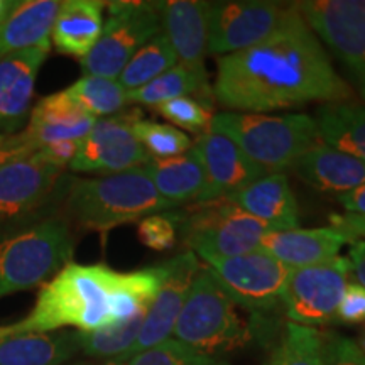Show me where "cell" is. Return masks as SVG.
I'll list each match as a JSON object with an SVG mask.
<instances>
[{
  "label": "cell",
  "instance_id": "1",
  "mask_svg": "<svg viewBox=\"0 0 365 365\" xmlns=\"http://www.w3.org/2000/svg\"><path fill=\"white\" fill-rule=\"evenodd\" d=\"M213 97L232 112L267 113L312 102H350L354 90L291 4L267 39L220 58Z\"/></svg>",
  "mask_w": 365,
  "mask_h": 365
},
{
  "label": "cell",
  "instance_id": "2",
  "mask_svg": "<svg viewBox=\"0 0 365 365\" xmlns=\"http://www.w3.org/2000/svg\"><path fill=\"white\" fill-rule=\"evenodd\" d=\"M168 276V261L132 272L107 264L70 262L41 286L33 309L24 318L0 325V339L63 328L95 331L148 312Z\"/></svg>",
  "mask_w": 365,
  "mask_h": 365
},
{
  "label": "cell",
  "instance_id": "3",
  "mask_svg": "<svg viewBox=\"0 0 365 365\" xmlns=\"http://www.w3.org/2000/svg\"><path fill=\"white\" fill-rule=\"evenodd\" d=\"M66 223L107 235L113 228L175 210L158 193L144 168L118 175L71 180L59 191Z\"/></svg>",
  "mask_w": 365,
  "mask_h": 365
},
{
  "label": "cell",
  "instance_id": "4",
  "mask_svg": "<svg viewBox=\"0 0 365 365\" xmlns=\"http://www.w3.org/2000/svg\"><path fill=\"white\" fill-rule=\"evenodd\" d=\"M75 239L65 218L43 217L0 230V299L43 286L71 262Z\"/></svg>",
  "mask_w": 365,
  "mask_h": 365
},
{
  "label": "cell",
  "instance_id": "5",
  "mask_svg": "<svg viewBox=\"0 0 365 365\" xmlns=\"http://www.w3.org/2000/svg\"><path fill=\"white\" fill-rule=\"evenodd\" d=\"M210 130L228 137L266 175L291 170L304 153L322 144L317 120L307 113L222 112L213 115Z\"/></svg>",
  "mask_w": 365,
  "mask_h": 365
},
{
  "label": "cell",
  "instance_id": "6",
  "mask_svg": "<svg viewBox=\"0 0 365 365\" xmlns=\"http://www.w3.org/2000/svg\"><path fill=\"white\" fill-rule=\"evenodd\" d=\"M173 335L195 352L218 357L245 349L252 340V328L237 313L235 304L208 269H202L191 284Z\"/></svg>",
  "mask_w": 365,
  "mask_h": 365
},
{
  "label": "cell",
  "instance_id": "7",
  "mask_svg": "<svg viewBox=\"0 0 365 365\" xmlns=\"http://www.w3.org/2000/svg\"><path fill=\"white\" fill-rule=\"evenodd\" d=\"M178 230L190 252L205 262L259 250L264 237L272 232L230 198L195 203L188 212L180 213Z\"/></svg>",
  "mask_w": 365,
  "mask_h": 365
},
{
  "label": "cell",
  "instance_id": "8",
  "mask_svg": "<svg viewBox=\"0 0 365 365\" xmlns=\"http://www.w3.org/2000/svg\"><path fill=\"white\" fill-rule=\"evenodd\" d=\"M108 17L102 34L80 61L85 76H102L117 80L130 58L161 33L159 2H118L107 4Z\"/></svg>",
  "mask_w": 365,
  "mask_h": 365
},
{
  "label": "cell",
  "instance_id": "9",
  "mask_svg": "<svg viewBox=\"0 0 365 365\" xmlns=\"http://www.w3.org/2000/svg\"><path fill=\"white\" fill-rule=\"evenodd\" d=\"M294 6L365 100V0H304Z\"/></svg>",
  "mask_w": 365,
  "mask_h": 365
},
{
  "label": "cell",
  "instance_id": "10",
  "mask_svg": "<svg viewBox=\"0 0 365 365\" xmlns=\"http://www.w3.org/2000/svg\"><path fill=\"white\" fill-rule=\"evenodd\" d=\"M208 272L232 303L254 313L274 312L282 307L289 267L264 250L210 259Z\"/></svg>",
  "mask_w": 365,
  "mask_h": 365
},
{
  "label": "cell",
  "instance_id": "11",
  "mask_svg": "<svg viewBox=\"0 0 365 365\" xmlns=\"http://www.w3.org/2000/svg\"><path fill=\"white\" fill-rule=\"evenodd\" d=\"M349 276L350 262L341 255L317 266L289 269L282 294V308L289 323L308 328L335 323Z\"/></svg>",
  "mask_w": 365,
  "mask_h": 365
},
{
  "label": "cell",
  "instance_id": "12",
  "mask_svg": "<svg viewBox=\"0 0 365 365\" xmlns=\"http://www.w3.org/2000/svg\"><path fill=\"white\" fill-rule=\"evenodd\" d=\"M65 170L39 153L0 166V230L43 218V208L59 195Z\"/></svg>",
  "mask_w": 365,
  "mask_h": 365
},
{
  "label": "cell",
  "instance_id": "13",
  "mask_svg": "<svg viewBox=\"0 0 365 365\" xmlns=\"http://www.w3.org/2000/svg\"><path fill=\"white\" fill-rule=\"evenodd\" d=\"M139 118H143V112L137 108L97 118L91 130L78 143L70 170L108 176L145 166L150 158L132 129Z\"/></svg>",
  "mask_w": 365,
  "mask_h": 365
},
{
  "label": "cell",
  "instance_id": "14",
  "mask_svg": "<svg viewBox=\"0 0 365 365\" xmlns=\"http://www.w3.org/2000/svg\"><path fill=\"white\" fill-rule=\"evenodd\" d=\"M286 11V4L266 0L210 2L208 51L227 56L262 43L277 29Z\"/></svg>",
  "mask_w": 365,
  "mask_h": 365
},
{
  "label": "cell",
  "instance_id": "15",
  "mask_svg": "<svg viewBox=\"0 0 365 365\" xmlns=\"http://www.w3.org/2000/svg\"><path fill=\"white\" fill-rule=\"evenodd\" d=\"M202 271L196 254L182 252L168 261V276L145 313L143 328L127 359L170 340L195 277Z\"/></svg>",
  "mask_w": 365,
  "mask_h": 365
},
{
  "label": "cell",
  "instance_id": "16",
  "mask_svg": "<svg viewBox=\"0 0 365 365\" xmlns=\"http://www.w3.org/2000/svg\"><path fill=\"white\" fill-rule=\"evenodd\" d=\"M193 145L200 153L207 173V190L196 203L230 198L250 182L266 176L262 168L225 135L208 130L200 134Z\"/></svg>",
  "mask_w": 365,
  "mask_h": 365
},
{
  "label": "cell",
  "instance_id": "17",
  "mask_svg": "<svg viewBox=\"0 0 365 365\" xmlns=\"http://www.w3.org/2000/svg\"><path fill=\"white\" fill-rule=\"evenodd\" d=\"M51 46L0 58V137L14 135L29 120L34 85Z\"/></svg>",
  "mask_w": 365,
  "mask_h": 365
},
{
  "label": "cell",
  "instance_id": "18",
  "mask_svg": "<svg viewBox=\"0 0 365 365\" xmlns=\"http://www.w3.org/2000/svg\"><path fill=\"white\" fill-rule=\"evenodd\" d=\"M208 7L200 0H168L159 2L161 33L180 65L198 75H208L205 54L208 51Z\"/></svg>",
  "mask_w": 365,
  "mask_h": 365
},
{
  "label": "cell",
  "instance_id": "19",
  "mask_svg": "<svg viewBox=\"0 0 365 365\" xmlns=\"http://www.w3.org/2000/svg\"><path fill=\"white\" fill-rule=\"evenodd\" d=\"M352 240L335 227L291 228L269 232L262 239L261 250L286 267L298 269L333 261L345 245L352 244Z\"/></svg>",
  "mask_w": 365,
  "mask_h": 365
},
{
  "label": "cell",
  "instance_id": "20",
  "mask_svg": "<svg viewBox=\"0 0 365 365\" xmlns=\"http://www.w3.org/2000/svg\"><path fill=\"white\" fill-rule=\"evenodd\" d=\"M95 122L97 118L73 102L63 90L41 98L31 110L27 127L22 130L41 150L51 144L80 143Z\"/></svg>",
  "mask_w": 365,
  "mask_h": 365
},
{
  "label": "cell",
  "instance_id": "21",
  "mask_svg": "<svg viewBox=\"0 0 365 365\" xmlns=\"http://www.w3.org/2000/svg\"><path fill=\"white\" fill-rule=\"evenodd\" d=\"M230 200L272 232L298 228L299 208L284 173L266 175L237 191Z\"/></svg>",
  "mask_w": 365,
  "mask_h": 365
},
{
  "label": "cell",
  "instance_id": "22",
  "mask_svg": "<svg viewBox=\"0 0 365 365\" xmlns=\"http://www.w3.org/2000/svg\"><path fill=\"white\" fill-rule=\"evenodd\" d=\"M291 170L312 188L336 196L365 182V163L323 143L304 153Z\"/></svg>",
  "mask_w": 365,
  "mask_h": 365
},
{
  "label": "cell",
  "instance_id": "23",
  "mask_svg": "<svg viewBox=\"0 0 365 365\" xmlns=\"http://www.w3.org/2000/svg\"><path fill=\"white\" fill-rule=\"evenodd\" d=\"M59 4L56 0L12 2L0 21V58L38 46H51V31Z\"/></svg>",
  "mask_w": 365,
  "mask_h": 365
},
{
  "label": "cell",
  "instance_id": "24",
  "mask_svg": "<svg viewBox=\"0 0 365 365\" xmlns=\"http://www.w3.org/2000/svg\"><path fill=\"white\" fill-rule=\"evenodd\" d=\"M98 0H66L59 11L51 31V44L58 53L78 58L88 56L103 29V9Z\"/></svg>",
  "mask_w": 365,
  "mask_h": 365
},
{
  "label": "cell",
  "instance_id": "25",
  "mask_svg": "<svg viewBox=\"0 0 365 365\" xmlns=\"http://www.w3.org/2000/svg\"><path fill=\"white\" fill-rule=\"evenodd\" d=\"M143 168L156 186L158 193L175 208L200 202L207 190V173L195 145L182 156L149 159Z\"/></svg>",
  "mask_w": 365,
  "mask_h": 365
},
{
  "label": "cell",
  "instance_id": "26",
  "mask_svg": "<svg viewBox=\"0 0 365 365\" xmlns=\"http://www.w3.org/2000/svg\"><path fill=\"white\" fill-rule=\"evenodd\" d=\"M78 352V331L27 333L0 339V365H65Z\"/></svg>",
  "mask_w": 365,
  "mask_h": 365
},
{
  "label": "cell",
  "instance_id": "27",
  "mask_svg": "<svg viewBox=\"0 0 365 365\" xmlns=\"http://www.w3.org/2000/svg\"><path fill=\"white\" fill-rule=\"evenodd\" d=\"M314 120L323 144L365 163V105L327 103Z\"/></svg>",
  "mask_w": 365,
  "mask_h": 365
},
{
  "label": "cell",
  "instance_id": "28",
  "mask_svg": "<svg viewBox=\"0 0 365 365\" xmlns=\"http://www.w3.org/2000/svg\"><path fill=\"white\" fill-rule=\"evenodd\" d=\"M181 97H193L212 108L215 105L208 75H198L180 63L159 75L158 78L149 81L148 85L134 91H127L129 103L148 105V107H158V105Z\"/></svg>",
  "mask_w": 365,
  "mask_h": 365
},
{
  "label": "cell",
  "instance_id": "29",
  "mask_svg": "<svg viewBox=\"0 0 365 365\" xmlns=\"http://www.w3.org/2000/svg\"><path fill=\"white\" fill-rule=\"evenodd\" d=\"M65 91L73 102L95 118L117 115L129 105L127 90L118 80L102 76H81Z\"/></svg>",
  "mask_w": 365,
  "mask_h": 365
},
{
  "label": "cell",
  "instance_id": "30",
  "mask_svg": "<svg viewBox=\"0 0 365 365\" xmlns=\"http://www.w3.org/2000/svg\"><path fill=\"white\" fill-rule=\"evenodd\" d=\"M145 313L148 312L137 313L125 322L113 323L95 331H78L80 352L93 359H127L143 328Z\"/></svg>",
  "mask_w": 365,
  "mask_h": 365
},
{
  "label": "cell",
  "instance_id": "31",
  "mask_svg": "<svg viewBox=\"0 0 365 365\" xmlns=\"http://www.w3.org/2000/svg\"><path fill=\"white\" fill-rule=\"evenodd\" d=\"M176 61L171 44L163 33H159L130 58L117 80L127 91H134L166 73L176 65Z\"/></svg>",
  "mask_w": 365,
  "mask_h": 365
},
{
  "label": "cell",
  "instance_id": "32",
  "mask_svg": "<svg viewBox=\"0 0 365 365\" xmlns=\"http://www.w3.org/2000/svg\"><path fill=\"white\" fill-rule=\"evenodd\" d=\"M264 365H322V331L287 323Z\"/></svg>",
  "mask_w": 365,
  "mask_h": 365
},
{
  "label": "cell",
  "instance_id": "33",
  "mask_svg": "<svg viewBox=\"0 0 365 365\" xmlns=\"http://www.w3.org/2000/svg\"><path fill=\"white\" fill-rule=\"evenodd\" d=\"M132 129L150 159L178 158L193 148V140L170 124H161L143 117L132 125Z\"/></svg>",
  "mask_w": 365,
  "mask_h": 365
},
{
  "label": "cell",
  "instance_id": "34",
  "mask_svg": "<svg viewBox=\"0 0 365 365\" xmlns=\"http://www.w3.org/2000/svg\"><path fill=\"white\" fill-rule=\"evenodd\" d=\"M159 115L170 120L173 127L195 132V134H205L210 130L213 120V108L208 107L193 97H181L170 100V102L154 107Z\"/></svg>",
  "mask_w": 365,
  "mask_h": 365
},
{
  "label": "cell",
  "instance_id": "35",
  "mask_svg": "<svg viewBox=\"0 0 365 365\" xmlns=\"http://www.w3.org/2000/svg\"><path fill=\"white\" fill-rule=\"evenodd\" d=\"M129 365H228L218 357L195 352L181 341L170 339L153 349L135 354L129 359Z\"/></svg>",
  "mask_w": 365,
  "mask_h": 365
},
{
  "label": "cell",
  "instance_id": "36",
  "mask_svg": "<svg viewBox=\"0 0 365 365\" xmlns=\"http://www.w3.org/2000/svg\"><path fill=\"white\" fill-rule=\"evenodd\" d=\"M178 223H180V213H175L173 210L154 213L137 222V235L145 247L163 252L176 245Z\"/></svg>",
  "mask_w": 365,
  "mask_h": 365
},
{
  "label": "cell",
  "instance_id": "37",
  "mask_svg": "<svg viewBox=\"0 0 365 365\" xmlns=\"http://www.w3.org/2000/svg\"><path fill=\"white\" fill-rule=\"evenodd\" d=\"M322 365H365V354L352 339L322 333Z\"/></svg>",
  "mask_w": 365,
  "mask_h": 365
},
{
  "label": "cell",
  "instance_id": "38",
  "mask_svg": "<svg viewBox=\"0 0 365 365\" xmlns=\"http://www.w3.org/2000/svg\"><path fill=\"white\" fill-rule=\"evenodd\" d=\"M336 323L357 325L365 322V287L359 282H349L336 308Z\"/></svg>",
  "mask_w": 365,
  "mask_h": 365
},
{
  "label": "cell",
  "instance_id": "39",
  "mask_svg": "<svg viewBox=\"0 0 365 365\" xmlns=\"http://www.w3.org/2000/svg\"><path fill=\"white\" fill-rule=\"evenodd\" d=\"M331 227L339 228L354 240H364L365 242V215H350V213H344V215H331Z\"/></svg>",
  "mask_w": 365,
  "mask_h": 365
},
{
  "label": "cell",
  "instance_id": "40",
  "mask_svg": "<svg viewBox=\"0 0 365 365\" xmlns=\"http://www.w3.org/2000/svg\"><path fill=\"white\" fill-rule=\"evenodd\" d=\"M346 259L350 262V272H354L359 284L365 287V242L352 240Z\"/></svg>",
  "mask_w": 365,
  "mask_h": 365
},
{
  "label": "cell",
  "instance_id": "41",
  "mask_svg": "<svg viewBox=\"0 0 365 365\" xmlns=\"http://www.w3.org/2000/svg\"><path fill=\"white\" fill-rule=\"evenodd\" d=\"M339 202L344 207L345 213L350 215H365V182L357 186L349 193L339 196Z\"/></svg>",
  "mask_w": 365,
  "mask_h": 365
},
{
  "label": "cell",
  "instance_id": "42",
  "mask_svg": "<svg viewBox=\"0 0 365 365\" xmlns=\"http://www.w3.org/2000/svg\"><path fill=\"white\" fill-rule=\"evenodd\" d=\"M11 6H12V2H7V0H0V21L6 17V14L9 12Z\"/></svg>",
  "mask_w": 365,
  "mask_h": 365
},
{
  "label": "cell",
  "instance_id": "43",
  "mask_svg": "<svg viewBox=\"0 0 365 365\" xmlns=\"http://www.w3.org/2000/svg\"><path fill=\"white\" fill-rule=\"evenodd\" d=\"M100 365H129V360L118 357V359H112V360H105V362Z\"/></svg>",
  "mask_w": 365,
  "mask_h": 365
},
{
  "label": "cell",
  "instance_id": "44",
  "mask_svg": "<svg viewBox=\"0 0 365 365\" xmlns=\"http://www.w3.org/2000/svg\"><path fill=\"white\" fill-rule=\"evenodd\" d=\"M359 349L362 350V352L365 354V328H364V331H362V335H360V339H359Z\"/></svg>",
  "mask_w": 365,
  "mask_h": 365
},
{
  "label": "cell",
  "instance_id": "45",
  "mask_svg": "<svg viewBox=\"0 0 365 365\" xmlns=\"http://www.w3.org/2000/svg\"><path fill=\"white\" fill-rule=\"evenodd\" d=\"M75 365H93V364H75Z\"/></svg>",
  "mask_w": 365,
  "mask_h": 365
}]
</instances>
